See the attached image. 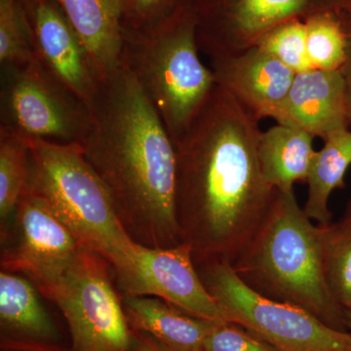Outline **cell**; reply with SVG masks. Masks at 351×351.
<instances>
[{
    "label": "cell",
    "instance_id": "29",
    "mask_svg": "<svg viewBox=\"0 0 351 351\" xmlns=\"http://www.w3.org/2000/svg\"><path fill=\"white\" fill-rule=\"evenodd\" d=\"M343 223H348V225L351 226V198L350 201H348V206H346L345 215H343V218L341 219Z\"/></svg>",
    "mask_w": 351,
    "mask_h": 351
},
{
    "label": "cell",
    "instance_id": "22",
    "mask_svg": "<svg viewBox=\"0 0 351 351\" xmlns=\"http://www.w3.org/2000/svg\"><path fill=\"white\" fill-rule=\"evenodd\" d=\"M318 226L328 286L336 301L346 309L351 306V226L341 221Z\"/></svg>",
    "mask_w": 351,
    "mask_h": 351
},
{
    "label": "cell",
    "instance_id": "15",
    "mask_svg": "<svg viewBox=\"0 0 351 351\" xmlns=\"http://www.w3.org/2000/svg\"><path fill=\"white\" fill-rule=\"evenodd\" d=\"M38 288L16 272L0 274L1 351H69L39 299Z\"/></svg>",
    "mask_w": 351,
    "mask_h": 351
},
{
    "label": "cell",
    "instance_id": "2",
    "mask_svg": "<svg viewBox=\"0 0 351 351\" xmlns=\"http://www.w3.org/2000/svg\"><path fill=\"white\" fill-rule=\"evenodd\" d=\"M93 126L80 149L112 196L136 243L182 244L176 216V147L147 95L120 66L99 82Z\"/></svg>",
    "mask_w": 351,
    "mask_h": 351
},
{
    "label": "cell",
    "instance_id": "12",
    "mask_svg": "<svg viewBox=\"0 0 351 351\" xmlns=\"http://www.w3.org/2000/svg\"><path fill=\"white\" fill-rule=\"evenodd\" d=\"M34 59L91 110L99 80L55 0H21Z\"/></svg>",
    "mask_w": 351,
    "mask_h": 351
},
{
    "label": "cell",
    "instance_id": "5",
    "mask_svg": "<svg viewBox=\"0 0 351 351\" xmlns=\"http://www.w3.org/2000/svg\"><path fill=\"white\" fill-rule=\"evenodd\" d=\"M199 52L188 3L154 27L123 29L121 66L147 95L174 145L217 86L213 71L201 62Z\"/></svg>",
    "mask_w": 351,
    "mask_h": 351
},
{
    "label": "cell",
    "instance_id": "24",
    "mask_svg": "<svg viewBox=\"0 0 351 351\" xmlns=\"http://www.w3.org/2000/svg\"><path fill=\"white\" fill-rule=\"evenodd\" d=\"M189 0H121L122 27L149 29L160 24L182 8Z\"/></svg>",
    "mask_w": 351,
    "mask_h": 351
},
{
    "label": "cell",
    "instance_id": "17",
    "mask_svg": "<svg viewBox=\"0 0 351 351\" xmlns=\"http://www.w3.org/2000/svg\"><path fill=\"white\" fill-rule=\"evenodd\" d=\"M132 329L145 332L177 351H201L212 324L156 297L123 295Z\"/></svg>",
    "mask_w": 351,
    "mask_h": 351
},
{
    "label": "cell",
    "instance_id": "10",
    "mask_svg": "<svg viewBox=\"0 0 351 351\" xmlns=\"http://www.w3.org/2000/svg\"><path fill=\"white\" fill-rule=\"evenodd\" d=\"M188 4L198 49L211 60L251 49L277 25L324 9L318 0H189Z\"/></svg>",
    "mask_w": 351,
    "mask_h": 351
},
{
    "label": "cell",
    "instance_id": "27",
    "mask_svg": "<svg viewBox=\"0 0 351 351\" xmlns=\"http://www.w3.org/2000/svg\"><path fill=\"white\" fill-rule=\"evenodd\" d=\"M324 8L330 9L351 24V0H318Z\"/></svg>",
    "mask_w": 351,
    "mask_h": 351
},
{
    "label": "cell",
    "instance_id": "13",
    "mask_svg": "<svg viewBox=\"0 0 351 351\" xmlns=\"http://www.w3.org/2000/svg\"><path fill=\"white\" fill-rule=\"evenodd\" d=\"M216 84L258 120H276L295 73L255 46L234 56L211 60Z\"/></svg>",
    "mask_w": 351,
    "mask_h": 351
},
{
    "label": "cell",
    "instance_id": "30",
    "mask_svg": "<svg viewBox=\"0 0 351 351\" xmlns=\"http://www.w3.org/2000/svg\"><path fill=\"white\" fill-rule=\"evenodd\" d=\"M346 328L351 335V306L346 309Z\"/></svg>",
    "mask_w": 351,
    "mask_h": 351
},
{
    "label": "cell",
    "instance_id": "21",
    "mask_svg": "<svg viewBox=\"0 0 351 351\" xmlns=\"http://www.w3.org/2000/svg\"><path fill=\"white\" fill-rule=\"evenodd\" d=\"M29 145L27 140L0 130V219L1 228L15 213L27 188Z\"/></svg>",
    "mask_w": 351,
    "mask_h": 351
},
{
    "label": "cell",
    "instance_id": "3",
    "mask_svg": "<svg viewBox=\"0 0 351 351\" xmlns=\"http://www.w3.org/2000/svg\"><path fill=\"white\" fill-rule=\"evenodd\" d=\"M232 265L260 294L302 307L328 326L346 331V309L325 277L319 226L300 207L294 191H274L262 226Z\"/></svg>",
    "mask_w": 351,
    "mask_h": 351
},
{
    "label": "cell",
    "instance_id": "1",
    "mask_svg": "<svg viewBox=\"0 0 351 351\" xmlns=\"http://www.w3.org/2000/svg\"><path fill=\"white\" fill-rule=\"evenodd\" d=\"M258 122L217 85L175 144L176 216L195 265L232 263L269 212L276 189L261 170Z\"/></svg>",
    "mask_w": 351,
    "mask_h": 351
},
{
    "label": "cell",
    "instance_id": "8",
    "mask_svg": "<svg viewBox=\"0 0 351 351\" xmlns=\"http://www.w3.org/2000/svg\"><path fill=\"white\" fill-rule=\"evenodd\" d=\"M110 263L83 247L77 260L44 297L61 311L71 334L69 351H135V337Z\"/></svg>",
    "mask_w": 351,
    "mask_h": 351
},
{
    "label": "cell",
    "instance_id": "26",
    "mask_svg": "<svg viewBox=\"0 0 351 351\" xmlns=\"http://www.w3.org/2000/svg\"><path fill=\"white\" fill-rule=\"evenodd\" d=\"M135 337V351H177L163 345L149 335L134 330Z\"/></svg>",
    "mask_w": 351,
    "mask_h": 351
},
{
    "label": "cell",
    "instance_id": "18",
    "mask_svg": "<svg viewBox=\"0 0 351 351\" xmlns=\"http://www.w3.org/2000/svg\"><path fill=\"white\" fill-rule=\"evenodd\" d=\"M313 136L302 129L277 123L262 132L258 156L263 179L272 189L294 191L295 182L306 181L315 151Z\"/></svg>",
    "mask_w": 351,
    "mask_h": 351
},
{
    "label": "cell",
    "instance_id": "11",
    "mask_svg": "<svg viewBox=\"0 0 351 351\" xmlns=\"http://www.w3.org/2000/svg\"><path fill=\"white\" fill-rule=\"evenodd\" d=\"M117 281L123 295L159 298L196 317L230 322L205 287L186 243L165 249L138 244L133 269Z\"/></svg>",
    "mask_w": 351,
    "mask_h": 351
},
{
    "label": "cell",
    "instance_id": "4",
    "mask_svg": "<svg viewBox=\"0 0 351 351\" xmlns=\"http://www.w3.org/2000/svg\"><path fill=\"white\" fill-rule=\"evenodd\" d=\"M29 175L25 191L45 206L80 244L105 258L117 278L133 269L138 243L122 226L108 189L78 145L27 140Z\"/></svg>",
    "mask_w": 351,
    "mask_h": 351
},
{
    "label": "cell",
    "instance_id": "20",
    "mask_svg": "<svg viewBox=\"0 0 351 351\" xmlns=\"http://www.w3.org/2000/svg\"><path fill=\"white\" fill-rule=\"evenodd\" d=\"M304 20L307 55L313 69L341 71L350 41L346 20L327 8L309 14Z\"/></svg>",
    "mask_w": 351,
    "mask_h": 351
},
{
    "label": "cell",
    "instance_id": "9",
    "mask_svg": "<svg viewBox=\"0 0 351 351\" xmlns=\"http://www.w3.org/2000/svg\"><path fill=\"white\" fill-rule=\"evenodd\" d=\"M13 228L2 249L1 267L22 272L47 294L77 260L83 247L71 230L36 196L25 191L13 215Z\"/></svg>",
    "mask_w": 351,
    "mask_h": 351
},
{
    "label": "cell",
    "instance_id": "28",
    "mask_svg": "<svg viewBox=\"0 0 351 351\" xmlns=\"http://www.w3.org/2000/svg\"><path fill=\"white\" fill-rule=\"evenodd\" d=\"M348 58L345 64H343V69H341V73H343V80H345L346 96H348V108H350V124H351V24L348 23Z\"/></svg>",
    "mask_w": 351,
    "mask_h": 351
},
{
    "label": "cell",
    "instance_id": "6",
    "mask_svg": "<svg viewBox=\"0 0 351 351\" xmlns=\"http://www.w3.org/2000/svg\"><path fill=\"white\" fill-rule=\"evenodd\" d=\"M195 265L228 321L276 351H351L350 332L328 326L302 307L260 294L240 278L228 261Z\"/></svg>",
    "mask_w": 351,
    "mask_h": 351
},
{
    "label": "cell",
    "instance_id": "23",
    "mask_svg": "<svg viewBox=\"0 0 351 351\" xmlns=\"http://www.w3.org/2000/svg\"><path fill=\"white\" fill-rule=\"evenodd\" d=\"M257 47L276 57L295 73L313 69L307 55L304 18H292L277 25L258 40Z\"/></svg>",
    "mask_w": 351,
    "mask_h": 351
},
{
    "label": "cell",
    "instance_id": "14",
    "mask_svg": "<svg viewBox=\"0 0 351 351\" xmlns=\"http://www.w3.org/2000/svg\"><path fill=\"white\" fill-rule=\"evenodd\" d=\"M276 121L323 140L332 132L350 128V108L341 71L311 69L295 73Z\"/></svg>",
    "mask_w": 351,
    "mask_h": 351
},
{
    "label": "cell",
    "instance_id": "19",
    "mask_svg": "<svg viewBox=\"0 0 351 351\" xmlns=\"http://www.w3.org/2000/svg\"><path fill=\"white\" fill-rule=\"evenodd\" d=\"M351 165V127L329 134L324 145L314 154L307 176V195L304 209L318 226L332 223L329 199L336 189L345 188V177Z\"/></svg>",
    "mask_w": 351,
    "mask_h": 351
},
{
    "label": "cell",
    "instance_id": "25",
    "mask_svg": "<svg viewBox=\"0 0 351 351\" xmlns=\"http://www.w3.org/2000/svg\"><path fill=\"white\" fill-rule=\"evenodd\" d=\"M201 351L276 350L234 323L213 322Z\"/></svg>",
    "mask_w": 351,
    "mask_h": 351
},
{
    "label": "cell",
    "instance_id": "16",
    "mask_svg": "<svg viewBox=\"0 0 351 351\" xmlns=\"http://www.w3.org/2000/svg\"><path fill=\"white\" fill-rule=\"evenodd\" d=\"M83 48L99 82L121 66V0H55Z\"/></svg>",
    "mask_w": 351,
    "mask_h": 351
},
{
    "label": "cell",
    "instance_id": "7",
    "mask_svg": "<svg viewBox=\"0 0 351 351\" xmlns=\"http://www.w3.org/2000/svg\"><path fill=\"white\" fill-rule=\"evenodd\" d=\"M0 130L25 140L82 147L93 126L89 108L36 59L1 66Z\"/></svg>",
    "mask_w": 351,
    "mask_h": 351
}]
</instances>
